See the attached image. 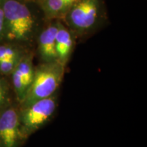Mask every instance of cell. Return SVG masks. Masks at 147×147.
Wrapping results in <instances>:
<instances>
[{
	"mask_svg": "<svg viewBox=\"0 0 147 147\" xmlns=\"http://www.w3.org/2000/svg\"><path fill=\"white\" fill-rule=\"evenodd\" d=\"M73 47V39L68 29L58 23V30L56 34L55 49L57 61L64 65L70 56Z\"/></svg>",
	"mask_w": 147,
	"mask_h": 147,
	"instance_id": "52a82bcc",
	"label": "cell"
},
{
	"mask_svg": "<svg viewBox=\"0 0 147 147\" xmlns=\"http://www.w3.org/2000/svg\"><path fill=\"white\" fill-rule=\"evenodd\" d=\"M78 0H39L42 10L47 17L63 16Z\"/></svg>",
	"mask_w": 147,
	"mask_h": 147,
	"instance_id": "ba28073f",
	"label": "cell"
},
{
	"mask_svg": "<svg viewBox=\"0 0 147 147\" xmlns=\"http://www.w3.org/2000/svg\"><path fill=\"white\" fill-rule=\"evenodd\" d=\"M63 73L64 65L58 61L40 65L34 71V78L25 95L27 106L53 95L61 83Z\"/></svg>",
	"mask_w": 147,
	"mask_h": 147,
	"instance_id": "7a4b0ae2",
	"label": "cell"
},
{
	"mask_svg": "<svg viewBox=\"0 0 147 147\" xmlns=\"http://www.w3.org/2000/svg\"><path fill=\"white\" fill-rule=\"evenodd\" d=\"M58 30V23L51 24L42 31L38 38V51L45 62L57 61L55 41Z\"/></svg>",
	"mask_w": 147,
	"mask_h": 147,
	"instance_id": "8992f818",
	"label": "cell"
},
{
	"mask_svg": "<svg viewBox=\"0 0 147 147\" xmlns=\"http://www.w3.org/2000/svg\"><path fill=\"white\" fill-rule=\"evenodd\" d=\"M5 35L10 40L25 41L30 38L36 26L32 10L21 0H2Z\"/></svg>",
	"mask_w": 147,
	"mask_h": 147,
	"instance_id": "6da1fadb",
	"label": "cell"
},
{
	"mask_svg": "<svg viewBox=\"0 0 147 147\" xmlns=\"http://www.w3.org/2000/svg\"><path fill=\"white\" fill-rule=\"evenodd\" d=\"M100 0H78L63 16L69 27L78 34L95 27L102 16Z\"/></svg>",
	"mask_w": 147,
	"mask_h": 147,
	"instance_id": "3957f363",
	"label": "cell"
},
{
	"mask_svg": "<svg viewBox=\"0 0 147 147\" xmlns=\"http://www.w3.org/2000/svg\"><path fill=\"white\" fill-rule=\"evenodd\" d=\"M18 123V116L12 108L0 117V140L4 147H16L20 136Z\"/></svg>",
	"mask_w": 147,
	"mask_h": 147,
	"instance_id": "5b68a950",
	"label": "cell"
},
{
	"mask_svg": "<svg viewBox=\"0 0 147 147\" xmlns=\"http://www.w3.org/2000/svg\"><path fill=\"white\" fill-rule=\"evenodd\" d=\"M56 100L52 96L42 99L27 106L23 122L29 131H35L47 123L56 108Z\"/></svg>",
	"mask_w": 147,
	"mask_h": 147,
	"instance_id": "277c9868",
	"label": "cell"
},
{
	"mask_svg": "<svg viewBox=\"0 0 147 147\" xmlns=\"http://www.w3.org/2000/svg\"><path fill=\"white\" fill-rule=\"evenodd\" d=\"M5 97V90L3 87V84L0 81V102H2Z\"/></svg>",
	"mask_w": 147,
	"mask_h": 147,
	"instance_id": "4fadbf2b",
	"label": "cell"
},
{
	"mask_svg": "<svg viewBox=\"0 0 147 147\" xmlns=\"http://www.w3.org/2000/svg\"><path fill=\"white\" fill-rule=\"evenodd\" d=\"M15 69L19 74L24 84L28 90L29 86L32 83L33 78H34V70L33 69L31 60L29 59H25L22 60L16 65Z\"/></svg>",
	"mask_w": 147,
	"mask_h": 147,
	"instance_id": "9c48e42d",
	"label": "cell"
},
{
	"mask_svg": "<svg viewBox=\"0 0 147 147\" xmlns=\"http://www.w3.org/2000/svg\"><path fill=\"white\" fill-rule=\"evenodd\" d=\"M5 35V21L2 0H0V37Z\"/></svg>",
	"mask_w": 147,
	"mask_h": 147,
	"instance_id": "7c38bea8",
	"label": "cell"
},
{
	"mask_svg": "<svg viewBox=\"0 0 147 147\" xmlns=\"http://www.w3.org/2000/svg\"><path fill=\"white\" fill-rule=\"evenodd\" d=\"M16 58H8L0 61V70L3 73H9L14 69L16 66Z\"/></svg>",
	"mask_w": 147,
	"mask_h": 147,
	"instance_id": "30bf717a",
	"label": "cell"
},
{
	"mask_svg": "<svg viewBox=\"0 0 147 147\" xmlns=\"http://www.w3.org/2000/svg\"><path fill=\"white\" fill-rule=\"evenodd\" d=\"M1 103H2V102H0V104H1Z\"/></svg>",
	"mask_w": 147,
	"mask_h": 147,
	"instance_id": "5bb4252c",
	"label": "cell"
},
{
	"mask_svg": "<svg viewBox=\"0 0 147 147\" xmlns=\"http://www.w3.org/2000/svg\"><path fill=\"white\" fill-rule=\"evenodd\" d=\"M17 53L13 48L1 46L0 47V61L8 58H16Z\"/></svg>",
	"mask_w": 147,
	"mask_h": 147,
	"instance_id": "8fae6325",
	"label": "cell"
}]
</instances>
